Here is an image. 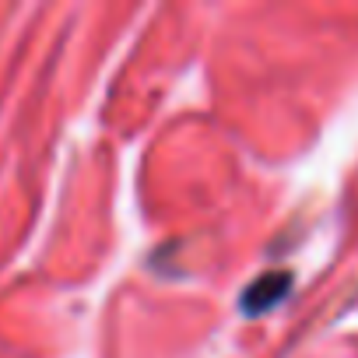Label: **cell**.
<instances>
[{"label":"cell","instance_id":"cell-1","mask_svg":"<svg viewBox=\"0 0 358 358\" xmlns=\"http://www.w3.org/2000/svg\"><path fill=\"white\" fill-rule=\"evenodd\" d=\"M285 288H288V274H267L253 292H246V299H243L246 313H260V309H267Z\"/></svg>","mask_w":358,"mask_h":358}]
</instances>
